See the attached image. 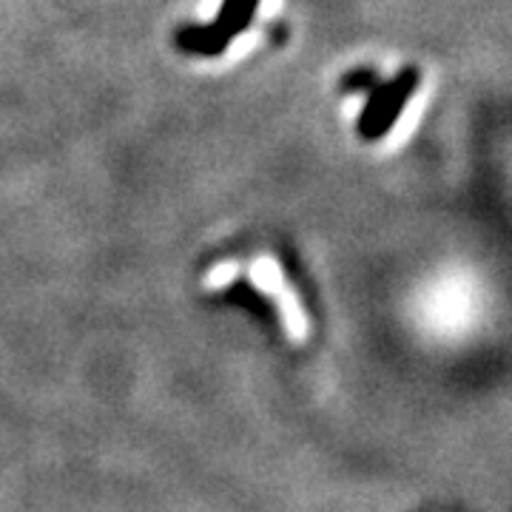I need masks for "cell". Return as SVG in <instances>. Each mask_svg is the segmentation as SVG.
Instances as JSON below:
<instances>
[{
    "mask_svg": "<svg viewBox=\"0 0 512 512\" xmlns=\"http://www.w3.org/2000/svg\"><path fill=\"white\" fill-rule=\"evenodd\" d=\"M410 89H413V74H402V77H396L393 86H384V89H379V94H373V100L365 111V120H362L365 134H370V137L382 134L387 123L396 117V111L402 109L404 97L410 94Z\"/></svg>",
    "mask_w": 512,
    "mask_h": 512,
    "instance_id": "cell-1",
    "label": "cell"
},
{
    "mask_svg": "<svg viewBox=\"0 0 512 512\" xmlns=\"http://www.w3.org/2000/svg\"><path fill=\"white\" fill-rule=\"evenodd\" d=\"M239 274V268L234 262H228V265H220V268H214L211 276H208V288H225L234 276Z\"/></svg>",
    "mask_w": 512,
    "mask_h": 512,
    "instance_id": "cell-2",
    "label": "cell"
}]
</instances>
